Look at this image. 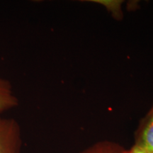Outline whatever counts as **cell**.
Listing matches in <instances>:
<instances>
[{"mask_svg": "<svg viewBox=\"0 0 153 153\" xmlns=\"http://www.w3.org/2000/svg\"><path fill=\"white\" fill-rule=\"evenodd\" d=\"M22 146L20 126L14 118L0 116V153H21Z\"/></svg>", "mask_w": 153, "mask_h": 153, "instance_id": "cell-1", "label": "cell"}, {"mask_svg": "<svg viewBox=\"0 0 153 153\" xmlns=\"http://www.w3.org/2000/svg\"><path fill=\"white\" fill-rule=\"evenodd\" d=\"M126 149L119 143L102 140L90 145L79 153H125Z\"/></svg>", "mask_w": 153, "mask_h": 153, "instance_id": "cell-4", "label": "cell"}, {"mask_svg": "<svg viewBox=\"0 0 153 153\" xmlns=\"http://www.w3.org/2000/svg\"><path fill=\"white\" fill-rule=\"evenodd\" d=\"M125 153H150L148 151L145 150L144 149L140 148L137 145H133L128 150H126Z\"/></svg>", "mask_w": 153, "mask_h": 153, "instance_id": "cell-5", "label": "cell"}, {"mask_svg": "<svg viewBox=\"0 0 153 153\" xmlns=\"http://www.w3.org/2000/svg\"><path fill=\"white\" fill-rule=\"evenodd\" d=\"M134 137V145L153 153V104L140 121Z\"/></svg>", "mask_w": 153, "mask_h": 153, "instance_id": "cell-2", "label": "cell"}, {"mask_svg": "<svg viewBox=\"0 0 153 153\" xmlns=\"http://www.w3.org/2000/svg\"><path fill=\"white\" fill-rule=\"evenodd\" d=\"M18 105L19 99L15 94L11 83L0 76V116Z\"/></svg>", "mask_w": 153, "mask_h": 153, "instance_id": "cell-3", "label": "cell"}]
</instances>
